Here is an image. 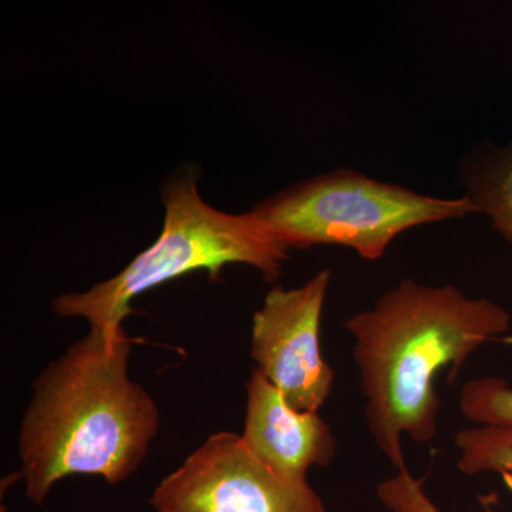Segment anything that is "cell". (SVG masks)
I'll return each mask as SVG.
<instances>
[{
	"instance_id": "obj_1",
	"label": "cell",
	"mask_w": 512,
	"mask_h": 512,
	"mask_svg": "<svg viewBox=\"0 0 512 512\" xmlns=\"http://www.w3.org/2000/svg\"><path fill=\"white\" fill-rule=\"evenodd\" d=\"M366 399L367 427L394 470L407 468L402 437L436 439L440 397L436 377H450L481 346L511 329V313L497 302L470 298L453 285L403 279L367 311L345 322Z\"/></svg>"
},
{
	"instance_id": "obj_2",
	"label": "cell",
	"mask_w": 512,
	"mask_h": 512,
	"mask_svg": "<svg viewBox=\"0 0 512 512\" xmlns=\"http://www.w3.org/2000/svg\"><path fill=\"white\" fill-rule=\"evenodd\" d=\"M133 342L124 329H90L33 383L19 433L20 476L33 503H45L63 478L99 476L117 484L143 463L160 413L128 377Z\"/></svg>"
},
{
	"instance_id": "obj_3",
	"label": "cell",
	"mask_w": 512,
	"mask_h": 512,
	"mask_svg": "<svg viewBox=\"0 0 512 512\" xmlns=\"http://www.w3.org/2000/svg\"><path fill=\"white\" fill-rule=\"evenodd\" d=\"M163 232L119 275L90 291L67 293L53 302L64 318L89 320L90 329L117 333L131 315L130 303L141 293L194 271L217 279L228 264H247L275 281L289 251L275 241L252 212L225 214L210 207L197 191L195 178L180 175L164 188Z\"/></svg>"
},
{
	"instance_id": "obj_4",
	"label": "cell",
	"mask_w": 512,
	"mask_h": 512,
	"mask_svg": "<svg viewBox=\"0 0 512 512\" xmlns=\"http://www.w3.org/2000/svg\"><path fill=\"white\" fill-rule=\"evenodd\" d=\"M251 212L288 251L338 245L366 261L383 258L394 239L409 229L478 214L466 195L430 197L350 168L303 180Z\"/></svg>"
},
{
	"instance_id": "obj_5",
	"label": "cell",
	"mask_w": 512,
	"mask_h": 512,
	"mask_svg": "<svg viewBox=\"0 0 512 512\" xmlns=\"http://www.w3.org/2000/svg\"><path fill=\"white\" fill-rule=\"evenodd\" d=\"M158 512H326L309 483L276 476L229 431L212 434L151 498Z\"/></svg>"
},
{
	"instance_id": "obj_6",
	"label": "cell",
	"mask_w": 512,
	"mask_h": 512,
	"mask_svg": "<svg viewBox=\"0 0 512 512\" xmlns=\"http://www.w3.org/2000/svg\"><path fill=\"white\" fill-rule=\"evenodd\" d=\"M330 279L332 272L322 269L299 288L275 286L252 322L256 369L298 412L318 413L335 382L319 339Z\"/></svg>"
},
{
	"instance_id": "obj_7",
	"label": "cell",
	"mask_w": 512,
	"mask_h": 512,
	"mask_svg": "<svg viewBox=\"0 0 512 512\" xmlns=\"http://www.w3.org/2000/svg\"><path fill=\"white\" fill-rule=\"evenodd\" d=\"M241 439L259 463L296 484L308 483L312 467H328L338 447L332 429L318 413L292 409L258 369L247 383Z\"/></svg>"
},
{
	"instance_id": "obj_8",
	"label": "cell",
	"mask_w": 512,
	"mask_h": 512,
	"mask_svg": "<svg viewBox=\"0 0 512 512\" xmlns=\"http://www.w3.org/2000/svg\"><path fill=\"white\" fill-rule=\"evenodd\" d=\"M458 181L478 214L512 242V138L503 146L478 143L458 165Z\"/></svg>"
},
{
	"instance_id": "obj_9",
	"label": "cell",
	"mask_w": 512,
	"mask_h": 512,
	"mask_svg": "<svg viewBox=\"0 0 512 512\" xmlns=\"http://www.w3.org/2000/svg\"><path fill=\"white\" fill-rule=\"evenodd\" d=\"M457 468L466 476L512 473V430L478 426L458 431Z\"/></svg>"
},
{
	"instance_id": "obj_10",
	"label": "cell",
	"mask_w": 512,
	"mask_h": 512,
	"mask_svg": "<svg viewBox=\"0 0 512 512\" xmlns=\"http://www.w3.org/2000/svg\"><path fill=\"white\" fill-rule=\"evenodd\" d=\"M458 406L467 420L480 426L512 430V387L501 377L468 380Z\"/></svg>"
},
{
	"instance_id": "obj_11",
	"label": "cell",
	"mask_w": 512,
	"mask_h": 512,
	"mask_svg": "<svg viewBox=\"0 0 512 512\" xmlns=\"http://www.w3.org/2000/svg\"><path fill=\"white\" fill-rule=\"evenodd\" d=\"M377 498L390 512H443L409 468L396 471L394 476L377 485Z\"/></svg>"
}]
</instances>
